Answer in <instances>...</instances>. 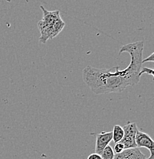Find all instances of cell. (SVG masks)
<instances>
[{"mask_svg": "<svg viewBox=\"0 0 154 159\" xmlns=\"http://www.w3.org/2000/svg\"><path fill=\"white\" fill-rule=\"evenodd\" d=\"M124 137L120 142L124 144L125 148H137L136 144V135L138 130L136 122H127L123 127Z\"/></svg>", "mask_w": 154, "mask_h": 159, "instance_id": "obj_2", "label": "cell"}, {"mask_svg": "<svg viewBox=\"0 0 154 159\" xmlns=\"http://www.w3.org/2000/svg\"><path fill=\"white\" fill-rule=\"evenodd\" d=\"M87 159H102L101 156L99 154L97 153H92L87 157Z\"/></svg>", "mask_w": 154, "mask_h": 159, "instance_id": "obj_12", "label": "cell"}, {"mask_svg": "<svg viewBox=\"0 0 154 159\" xmlns=\"http://www.w3.org/2000/svg\"><path fill=\"white\" fill-rule=\"evenodd\" d=\"M112 141V132H102L97 134V139H96V145H95V153L99 154L102 152L109 143Z\"/></svg>", "mask_w": 154, "mask_h": 159, "instance_id": "obj_5", "label": "cell"}, {"mask_svg": "<svg viewBox=\"0 0 154 159\" xmlns=\"http://www.w3.org/2000/svg\"><path fill=\"white\" fill-rule=\"evenodd\" d=\"M144 42L143 41L125 44L120 48L119 55L124 52L130 54V64L124 70L120 67L98 69L88 65L83 70V80L94 93L107 94L120 93L129 86L140 81L139 72L142 67Z\"/></svg>", "mask_w": 154, "mask_h": 159, "instance_id": "obj_1", "label": "cell"}, {"mask_svg": "<svg viewBox=\"0 0 154 159\" xmlns=\"http://www.w3.org/2000/svg\"><path fill=\"white\" fill-rule=\"evenodd\" d=\"M153 61H154V53H152L148 57H147V58H145L142 61V64H144V63H147V62H153Z\"/></svg>", "mask_w": 154, "mask_h": 159, "instance_id": "obj_11", "label": "cell"}, {"mask_svg": "<svg viewBox=\"0 0 154 159\" xmlns=\"http://www.w3.org/2000/svg\"><path fill=\"white\" fill-rule=\"evenodd\" d=\"M124 129L119 125H114L113 132H112V141L114 143L120 142L124 137Z\"/></svg>", "mask_w": 154, "mask_h": 159, "instance_id": "obj_7", "label": "cell"}, {"mask_svg": "<svg viewBox=\"0 0 154 159\" xmlns=\"http://www.w3.org/2000/svg\"><path fill=\"white\" fill-rule=\"evenodd\" d=\"M100 156H101L102 159H114L115 153L114 152V149L110 145H107L102 152L100 153Z\"/></svg>", "mask_w": 154, "mask_h": 159, "instance_id": "obj_8", "label": "cell"}, {"mask_svg": "<svg viewBox=\"0 0 154 159\" xmlns=\"http://www.w3.org/2000/svg\"><path fill=\"white\" fill-rule=\"evenodd\" d=\"M124 149H125V148H124V144L122 143L121 142H117V143H115V145H114V153L119 154L120 153V152H123Z\"/></svg>", "mask_w": 154, "mask_h": 159, "instance_id": "obj_9", "label": "cell"}, {"mask_svg": "<svg viewBox=\"0 0 154 159\" xmlns=\"http://www.w3.org/2000/svg\"><path fill=\"white\" fill-rule=\"evenodd\" d=\"M114 159H147L139 148H125L122 152L115 154Z\"/></svg>", "mask_w": 154, "mask_h": 159, "instance_id": "obj_6", "label": "cell"}, {"mask_svg": "<svg viewBox=\"0 0 154 159\" xmlns=\"http://www.w3.org/2000/svg\"><path fill=\"white\" fill-rule=\"evenodd\" d=\"M150 74V75L153 76V70L151 68H148L147 67H141L140 70V72H139V77H141L142 74Z\"/></svg>", "mask_w": 154, "mask_h": 159, "instance_id": "obj_10", "label": "cell"}, {"mask_svg": "<svg viewBox=\"0 0 154 159\" xmlns=\"http://www.w3.org/2000/svg\"><path fill=\"white\" fill-rule=\"evenodd\" d=\"M41 9L43 11V19L38 23V26H49L53 25L61 17L60 11L58 10L55 11H48L43 6H41Z\"/></svg>", "mask_w": 154, "mask_h": 159, "instance_id": "obj_4", "label": "cell"}, {"mask_svg": "<svg viewBox=\"0 0 154 159\" xmlns=\"http://www.w3.org/2000/svg\"><path fill=\"white\" fill-rule=\"evenodd\" d=\"M136 144L137 148H146L150 152V157L147 159H154V141L146 132L138 129L136 135Z\"/></svg>", "mask_w": 154, "mask_h": 159, "instance_id": "obj_3", "label": "cell"}]
</instances>
